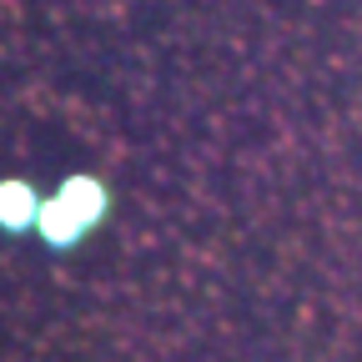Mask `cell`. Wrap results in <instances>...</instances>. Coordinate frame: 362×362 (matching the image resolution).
Returning a JSON list of instances; mask_svg holds the SVG:
<instances>
[{"label":"cell","instance_id":"cell-1","mask_svg":"<svg viewBox=\"0 0 362 362\" xmlns=\"http://www.w3.org/2000/svg\"><path fill=\"white\" fill-rule=\"evenodd\" d=\"M56 197L81 216L86 232H90V226H101V221H106V211H111V192H106V181H101V176H86V171H71L61 187H56Z\"/></svg>","mask_w":362,"mask_h":362},{"label":"cell","instance_id":"cell-2","mask_svg":"<svg viewBox=\"0 0 362 362\" xmlns=\"http://www.w3.org/2000/svg\"><path fill=\"white\" fill-rule=\"evenodd\" d=\"M40 202H45V197L30 187V181H21V176H6V181H0V232H11V237H21V232H35Z\"/></svg>","mask_w":362,"mask_h":362},{"label":"cell","instance_id":"cell-3","mask_svg":"<svg viewBox=\"0 0 362 362\" xmlns=\"http://www.w3.org/2000/svg\"><path fill=\"white\" fill-rule=\"evenodd\" d=\"M35 237L45 242V247H51V252H71L81 237H86V226H81V216L51 192V197H45L40 202V216H35Z\"/></svg>","mask_w":362,"mask_h":362}]
</instances>
